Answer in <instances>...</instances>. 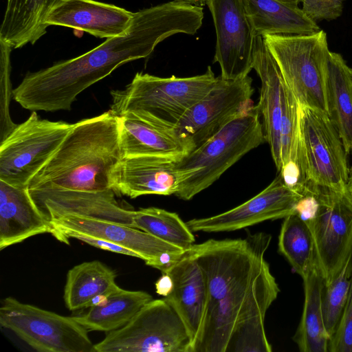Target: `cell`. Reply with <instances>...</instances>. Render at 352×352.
Masks as SVG:
<instances>
[{"instance_id":"1","label":"cell","mask_w":352,"mask_h":352,"mask_svg":"<svg viewBox=\"0 0 352 352\" xmlns=\"http://www.w3.org/2000/svg\"><path fill=\"white\" fill-rule=\"evenodd\" d=\"M148 55L142 31L132 24L124 34L107 38L80 56L28 73L13 89L12 98L31 111H69L87 88L122 65Z\"/></svg>"},{"instance_id":"2","label":"cell","mask_w":352,"mask_h":352,"mask_svg":"<svg viewBox=\"0 0 352 352\" xmlns=\"http://www.w3.org/2000/svg\"><path fill=\"white\" fill-rule=\"evenodd\" d=\"M122 154L119 116L111 109L74 125L29 189L111 190V174ZM113 190V189H112Z\"/></svg>"},{"instance_id":"3","label":"cell","mask_w":352,"mask_h":352,"mask_svg":"<svg viewBox=\"0 0 352 352\" xmlns=\"http://www.w3.org/2000/svg\"><path fill=\"white\" fill-rule=\"evenodd\" d=\"M309 230L316 265L331 283L352 256V197L308 182L296 211Z\"/></svg>"},{"instance_id":"4","label":"cell","mask_w":352,"mask_h":352,"mask_svg":"<svg viewBox=\"0 0 352 352\" xmlns=\"http://www.w3.org/2000/svg\"><path fill=\"white\" fill-rule=\"evenodd\" d=\"M260 113L256 105L229 122L213 137L190 151L177 164L195 173L186 179L175 195L188 201L213 184L243 155L265 140Z\"/></svg>"},{"instance_id":"5","label":"cell","mask_w":352,"mask_h":352,"mask_svg":"<svg viewBox=\"0 0 352 352\" xmlns=\"http://www.w3.org/2000/svg\"><path fill=\"white\" fill-rule=\"evenodd\" d=\"M298 104L327 114L330 50L322 30L309 34L262 36Z\"/></svg>"},{"instance_id":"6","label":"cell","mask_w":352,"mask_h":352,"mask_svg":"<svg viewBox=\"0 0 352 352\" xmlns=\"http://www.w3.org/2000/svg\"><path fill=\"white\" fill-rule=\"evenodd\" d=\"M217 78L211 67L190 77H158L137 73L122 89L111 91V110L118 116L132 111L146 112L175 126L213 87Z\"/></svg>"},{"instance_id":"7","label":"cell","mask_w":352,"mask_h":352,"mask_svg":"<svg viewBox=\"0 0 352 352\" xmlns=\"http://www.w3.org/2000/svg\"><path fill=\"white\" fill-rule=\"evenodd\" d=\"M280 289L265 260L260 267L221 300L207 305L200 337L193 352H226L234 329L264 316Z\"/></svg>"},{"instance_id":"8","label":"cell","mask_w":352,"mask_h":352,"mask_svg":"<svg viewBox=\"0 0 352 352\" xmlns=\"http://www.w3.org/2000/svg\"><path fill=\"white\" fill-rule=\"evenodd\" d=\"M94 352H192L190 335L164 298L146 303L124 326L94 344Z\"/></svg>"},{"instance_id":"9","label":"cell","mask_w":352,"mask_h":352,"mask_svg":"<svg viewBox=\"0 0 352 352\" xmlns=\"http://www.w3.org/2000/svg\"><path fill=\"white\" fill-rule=\"evenodd\" d=\"M271 239L258 232L245 239H210L188 250L206 276L208 305L221 300L260 267Z\"/></svg>"},{"instance_id":"10","label":"cell","mask_w":352,"mask_h":352,"mask_svg":"<svg viewBox=\"0 0 352 352\" xmlns=\"http://www.w3.org/2000/svg\"><path fill=\"white\" fill-rule=\"evenodd\" d=\"M0 324L39 352H94L89 331L74 316H61L13 297L2 302Z\"/></svg>"},{"instance_id":"11","label":"cell","mask_w":352,"mask_h":352,"mask_svg":"<svg viewBox=\"0 0 352 352\" xmlns=\"http://www.w3.org/2000/svg\"><path fill=\"white\" fill-rule=\"evenodd\" d=\"M73 125L41 119L32 111L0 142V180L15 186H28Z\"/></svg>"},{"instance_id":"12","label":"cell","mask_w":352,"mask_h":352,"mask_svg":"<svg viewBox=\"0 0 352 352\" xmlns=\"http://www.w3.org/2000/svg\"><path fill=\"white\" fill-rule=\"evenodd\" d=\"M298 119L307 182L336 189L347 188L348 154L328 115L299 104Z\"/></svg>"},{"instance_id":"13","label":"cell","mask_w":352,"mask_h":352,"mask_svg":"<svg viewBox=\"0 0 352 352\" xmlns=\"http://www.w3.org/2000/svg\"><path fill=\"white\" fill-rule=\"evenodd\" d=\"M254 91L249 76L236 80L217 76L210 90L175 125L179 136L192 151L200 146L253 105Z\"/></svg>"},{"instance_id":"14","label":"cell","mask_w":352,"mask_h":352,"mask_svg":"<svg viewBox=\"0 0 352 352\" xmlns=\"http://www.w3.org/2000/svg\"><path fill=\"white\" fill-rule=\"evenodd\" d=\"M216 31L213 63L228 80L245 78L253 69L256 39L243 0H206Z\"/></svg>"},{"instance_id":"15","label":"cell","mask_w":352,"mask_h":352,"mask_svg":"<svg viewBox=\"0 0 352 352\" xmlns=\"http://www.w3.org/2000/svg\"><path fill=\"white\" fill-rule=\"evenodd\" d=\"M50 221L52 230H73L128 248L146 265L162 272L187 251L143 230L118 223L73 214L52 217Z\"/></svg>"},{"instance_id":"16","label":"cell","mask_w":352,"mask_h":352,"mask_svg":"<svg viewBox=\"0 0 352 352\" xmlns=\"http://www.w3.org/2000/svg\"><path fill=\"white\" fill-rule=\"evenodd\" d=\"M302 195L289 188L280 175L258 194L223 213L188 221L192 232H219L242 229L254 224L284 219L296 211Z\"/></svg>"},{"instance_id":"17","label":"cell","mask_w":352,"mask_h":352,"mask_svg":"<svg viewBox=\"0 0 352 352\" xmlns=\"http://www.w3.org/2000/svg\"><path fill=\"white\" fill-rule=\"evenodd\" d=\"M177 160L155 155L125 156L113 169L111 186L131 199L146 195H175L195 171L178 167Z\"/></svg>"},{"instance_id":"18","label":"cell","mask_w":352,"mask_h":352,"mask_svg":"<svg viewBox=\"0 0 352 352\" xmlns=\"http://www.w3.org/2000/svg\"><path fill=\"white\" fill-rule=\"evenodd\" d=\"M29 190L49 219L73 214L133 227L135 210L121 206L112 189L101 192L47 188Z\"/></svg>"},{"instance_id":"19","label":"cell","mask_w":352,"mask_h":352,"mask_svg":"<svg viewBox=\"0 0 352 352\" xmlns=\"http://www.w3.org/2000/svg\"><path fill=\"white\" fill-rule=\"evenodd\" d=\"M118 116L123 157L155 155L179 160L192 151L175 126L146 112L132 111Z\"/></svg>"},{"instance_id":"20","label":"cell","mask_w":352,"mask_h":352,"mask_svg":"<svg viewBox=\"0 0 352 352\" xmlns=\"http://www.w3.org/2000/svg\"><path fill=\"white\" fill-rule=\"evenodd\" d=\"M171 277L172 292L164 298L172 305L187 328L192 352L203 327L209 293L206 276L188 250L163 272Z\"/></svg>"},{"instance_id":"21","label":"cell","mask_w":352,"mask_h":352,"mask_svg":"<svg viewBox=\"0 0 352 352\" xmlns=\"http://www.w3.org/2000/svg\"><path fill=\"white\" fill-rule=\"evenodd\" d=\"M134 12L94 0H61L48 14L46 23L86 32L109 38L124 34Z\"/></svg>"},{"instance_id":"22","label":"cell","mask_w":352,"mask_h":352,"mask_svg":"<svg viewBox=\"0 0 352 352\" xmlns=\"http://www.w3.org/2000/svg\"><path fill=\"white\" fill-rule=\"evenodd\" d=\"M253 69L261 80L259 99L256 106L262 117L265 140L270 146L273 161L279 171L284 80L261 36H257L256 39Z\"/></svg>"},{"instance_id":"23","label":"cell","mask_w":352,"mask_h":352,"mask_svg":"<svg viewBox=\"0 0 352 352\" xmlns=\"http://www.w3.org/2000/svg\"><path fill=\"white\" fill-rule=\"evenodd\" d=\"M52 232L50 219L33 199L28 186L0 180V250Z\"/></svg>"},{"instance_id":"24","label":"cell","mask_w":352,"mask_h":352,"mask_svg":"<svg viewBox=\"0 0 352 352\" xmlns=\"http://www.w3.org/2000/svg\"><path fill=\"white\" fill-rule=\"evenodd\" d=\"M115 272L94 260L74 266L67 274L63 298L70 311L104 303L110 294L119 290Z\"/></svg>"},{"instance_id":"25","label":"cell","mask_w":352,"mask_h":352,"mask_svg":"<svg viewBox=\"0 0 352 352\" xmlns=\"http://www.w3.org/2000/svg\"><path fill=\"white\" fill-rule=\"evenodd\" d=\"M61 0H8L0 41L13 48L34 44L47 32L46 19Z\"/></svg>"},{"instance_id":"26","label":"cell","mask_w":352,"mask_h":352,"mask_svg":"<svg viewBox=\"0 0 352 352\" xmlns=\"http://www.w3.org/2000/svg\"><path fill=\"white\" fill-rule=\"evenodd\" d=\"M256 36L309 34L320 30L298 6L278 0H243Z\"/></svg>"},{"instance_id":"27","label":"cell","mask_w":352,"mask_h":352,"mask_svg":"<svg viewBox=\"0 0 352 352\" xmlns=\"http://www.w3.org/2000/svg\"><path fill=\"white\" fill-rule=\"evenodd\" d=\"M327 115L347 154L352 153V76L341 54L330 52L327 80Z\"/></svg>"},{"instance_id":"28","label":"cell","mask_w":352,"mask_h":352,"mask_svg":"<svg viewBox=\"0 0 352 352\" xmlns=\"http://www.w3.org/2000/svg\"><path fill=\"white\" fill-rule=\"evenodd\" d=\"M302 280L303 311L293 340L301 352H328L330 338L325 329L322 310L325 283L316 262Z\"/></svg>"},{"instance_id":"29","label":"cell","mask_w":352,"mask_h":352,"mask_svg":"<svg viewBox=\"0 0 352 352\" xmlns=\"http://www.w3.org/2000/svg\"><path fill=\"white\" fill-rule=\"evenodd\" d=\"M153 299L146 292L120 288L108 296L104 303L92 306L85 314L74 318L88 331L108 333L124 326Z\"/></svg>"},{"instance_id":"30","label":"cell","mask_w":352,"mask_h":352,"mask_svg":"<svg viewBox=\"0 0 352 352\" xmlns=\"http://www.w3.org/2000/svg\"><path fill=\"white\" fill-rule=\"evenodd\" d=\"M278 246V252L288 261L294 272L304 278L316 261L308 226L296 212L284 218Z\"/></svg>"},{"instance_id":"31","label":"cell","mask_w":352,"mask_h":352,"mask_svg":"<svg viewBox=\"0 0 352 352\" xmlns=\"http://www.w3.org/2000/svg\"><path fill=\"white\" fill-rule=\"evenodd\" d=\"M133 227L185 250L195 240L192 231L177 213L155 207L135 210Z\"/></svg>"},{"instance_id":"32","label":"cell","mask_w":352,"mask_h":352,"mask_svg":"<svg viewBox=\"0 0 352 352\" xmlns=\"http://www.w3.org/2000/svg\"><path fill=\"white\" fill-rule=\"evenodd\" d=\"M351 273L352 256L333 280L324 287L322 310L325 329L329 338L334 334L344 310L349 292Z\"/></svg>"},{"instance_id":"33","label":"cell","mask_w":352,"mask_h":352,"mask_svg":"<svg viewBox=\"0 0 352 352\" xmlns=\"http://www.w3.org/2000/svg\"><path fill=\"white\" fill-rule=\"evenodd\" d=\"M12 47L0 41V142L15 128L10 112L13 89L11 82Z\"/></svg>"},{"instance_id":"34","label":"cell","mask_w":352,"mask_h":352,"mask_svg":"<svg viewBox=\"0 0 352 352\" xmlns=\"http://www.w3.org/2000/svg\"><path fill=\"white\" fill-rule=\"evenodd\" d=\"M328 352H352V273L348 298L336 331L329 341Z\"/></svg>"},{"instance_id":"35","label":"cell","mask_w":352,"mask_h":352,"mask_svg":"<svg viewBox=\"0 0 352 352\" xmlns=\"http://www.w3.org/2000/svg\"><path fill=\"white\" fill-rule=\"evenodd\" d=\"M345 0H302V11L312 21L335 20L341 16Z\"/></svg>"},{"instance_id":"36","label":"cell","mask_w":352,"mask_h":352,"mask_svg":"<svg viewBox=\"0 0 352 352\" xmlns=\"http://www.w3.org/2000/svg\"><path fill=\"white\" fill-rule=\"evenodd\" d=\"M173 287V282L166 273H162V275L155 283V290L157 294L164 297L170 294Z\"/></svg>"},{"instance_id":"37","label":"cell","mask_w":352,"mask_h":352,"mask_svg":"<svg viewBox=\"0 0 352 352\" xmlns=\"http://www.w3.org/2000/svg\"><path fill=\"white\" fill-rule=\"evenodd\" d=\"M177 2L192 4L197 6H203L206 4V0H174Z\"/></svg>"},{"instance_id":"38","label":"cell","mask_w":352,"mask_h":352,"mask_svg":"<svg viewBox=\"0 0 352 352\" xmlns=\"http://www.w3.org/2000/svg\"><path fill=\"white\" fill-rule=\"evenodd\" d=\"M284 3L293 6H298L300 3H302V0H278Z\"/></svg>"},{"instance_id":"39","label":"cell","mask_w":352,"mask_h":352,"mask_svg":"<svg viewBox=\"0 0 352 352\" xmlns=\"http://www.w3.org/2000/svg\"><path fill=\"white\" fill-rule=\"evenodd\" d=\"M347 190L352 197V172L350 173L349 179L347 184Z\"/></svg>"},{"instance_id":"40","label":"cell","mask_w":352,"mask_h":352,"mask_svg":"<svg viewBox=\"0 0 352 352\" xmlns=\"http://www.w3.org/2000/svg\"><path fill=\"white\" fill-rule=\"evenodd\" d=\"M350 71H351V76H352V68H350Z\"/></svg>"}]
</instances>
